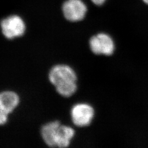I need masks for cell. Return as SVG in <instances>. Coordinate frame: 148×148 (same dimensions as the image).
Segmentation results:
<instances>
[{"label": "cell", "mask_w": 148, "mask_h": 148, "mask_svg": "<svg viewBox=\"0 0 148 148\" xmlns=\"http://www.w3.org/2000/svg\"><path fill=\"white\" fill-rule=\"evenodd\" d=\"M49 79L57 92L63 97H71L77 90L76 74L69 65L54 66L49 71Z\"/></svg>", "instance_id": "6da1fadb"}, {"label": "cell", "mask_w": 148, "mask_h": 148, "mask_svg": "<svg viewBox=\"0 0 148 148\" xmlns=\"http://www.w3.org/2000/svg\"><path fill=\"white\" fill-rule=\"evenodd\" d=\"M0 26L3 35L8 39L21 37L26 31L25 22L17 15H11L3 19Z\"/></svg>", "instance_id": "7a4b0ae2"}, {"label": "cell", "mask_w": 148, "mask_h": 148, "mask_svg": "<svg viewBox=\"0 0 148 148\" xmlns=\"http://www.w3.org/2000/svg\"><path fill=\"white\" fill-rule=\"evenodd\" d=\"M89 45L91 51L97 55L111 56L115 48L112 38L105 33H99L91 37Z\"/></svg>", "instance_id": "3957f363"}, {"label": "cell", "mask_w": 148, "mask_h": 148, "mask_svg": "<svg viewBox=\"0 0 148 148\" xmlns=\"http://www.w3.org/2000/svg\"><path fill=\"white\" fill-rule=\"evenodd\" d=\"M95 116V110L87 103H79L73 106L71 117L74 125L78 127H86L92 122Z\"/></svg>", "instance_id": "277c9868"}, {"label": "cell", "mask_w": 148, "mask_h": 148, "mask_svg": "<svg viewBox=\"0 0 148 148\" xmlns=\"http://www.w3.org/2000/svg\"><path fill=\"white\" fill-rule=\"evenodd\" d=\"M19 97L13 91L0 93V125H5L8 121V115L19 105Z\"/></svg>", "instance_id": "5b68a950"}, {"label": "cell", "mask_w": 148, "mask_h": 148, "mask_svg": "<svg viewBox=\"0 0 148 148\" xmlns=\"http://www.w3.org/2000/svg\"><path fill=\"white\" fill-rule=\"evenodd\" d=\"M62 11L66 20L76 22L84 19L87 8L82 0H66L64 2Z\"/></svg>", "instance_id": "8992f818"}, {"label": "cell", "mask_w": 148, "mask_h": 148, "mask_svg": "<svg viewBox=\"0 0 148 148\" xmlns=\"http://www.w3.org/2000/svg\"><path fill=\"white\" fill-rule=\"evenodd\" d=\"M60 125V122L55 121L49 122L42 127L41 136L43 141L48 147H56L58 131Z\"/></svg>", "instance_id": "52a82bcc"}, {"label": "cell", "mask_w": 148, "mask_h": 148, "mask_svg": "<svg viewBox=\"0 0 148 148\" xmlns=\"http://www.w3.org/2000/svg\"><path fill=\"white\" fill-rule=\"evenodd\" d=\"M75 131L73 128L60 125L58 131L56 147L61 148L68 147L71 139L75 136Z\"/></svg>", "instance_id": "ba28073f"}, {"label": "cell", "mask_w": 148, "mask_h": 148, "mask_svg": "<svg viewBox=\"0 0 148 148\" xmlns=\"http://www.w3.org/2000/svg\"><path fill=\"white\" fill-rule=\"evenodd\" d=\"M93 3L97 5H102L105 2L106 0H91Z\"/></svg>", "instance_id": "9c48e42d"}, {"label": "cell", "mask_w": 148, "mask_h": 148, "mask_svg": "<svg viewBox=\"0 0 148 148\" xmlns=\"http://www.w3.org/2000/svg\"><path fill=\"white\" fill-rule=\"evenodd\" d=\"M143 2H144L145 3L148 5V0H143Z\"/></svg>", "instance_id": "30bf717a"}]
</instances>
